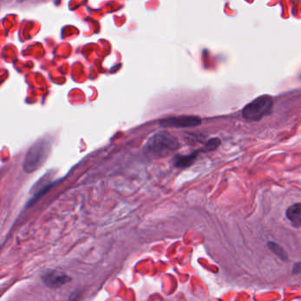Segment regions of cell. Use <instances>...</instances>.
<instances>
[{
	"label": "cell",
	"instance_id": "obj_11",
	"mask_svg": "<svg viewBox=\"0 0 301 301\" xmlns=\"http://www.w3.org/2000/svg\"><path fill=\"white\" fill-rule=\"evenodd\" d=\"M292 273L294 275H298L301 274V262L299 263H295L292 268Z\"/></svg>",
	"mask_w": 301,
	"mask_h": 301
},
{
	"label": "cell",
	"instance_id": "obj_2",
	"mask_svg": "<svg viewBox=\"0 0 301 301\" xmlns=\"http://www.w3.org/2000/svg\"><path fill=\"white\" fill-rule=\"evenodd\" d=\"M52 148V142L49 139L42 138L35 142L28 149L23 161V170L32 173L38 170L48 158Z\"/></svg>",
	"mask_w": 301,
	"mask_h": 301
},
{
	"label": "cell",
	"instance_id": "obj_7",
	"mask_svg": "<svg viewBox=\"0 0 301 301\" xmlns=\"http://www.w3.org/2000/svg\"><path fill=\"white\" fill-rule=\"evenodd\" d=\"M200 152H203L202 149L196 150V151L191 153L189 155H186V156L179 155V156H175V158H174L175 166L181 168V169H185V168L191 166L195 162V160L197 159Z\"/></svg>",
	"mask_w": 301,
	"mask_h": 301
},
{
	"label": "cell",
	"instance_id": "obj_5",
	"mask_svg": "<svg viewBox=\"0 0 301 301\" xmlns=\"http://www.w3.org/2000/svg\"><path fill=\"white\" fill-rule=\"evenodd\" d=\"M44 284L50 288H59L72 280L69 276L58 270H49L42 277Z\"/></svg>",
	"mask_w": 301,
	"mask_h": 301
},
{
	"label": "cell",
	"instance_id": "obj_9",
	"mask_svg": "<svg viewBox=\"0 0 301 301\" xmlns=\"http://www.w3.org/2000/svg\"><path fill=\"white\" fill-rule=\"evenodd\" d=\"M268 247H269V248H270L276 255L279 257L281 260L286 261V260L288 259L287 253H286V252L284 251V248H283L280 245H278L277 243L273 242V241H269V242H268Z\"/></svg>",
	"mask_w": 301,
	"mask_h": 301
},
{
	"label": "cell",
	"instance_id": "obj_3",
	"mask_svg": "<svg viewBox=\"0 0 301 301\" xmlns=\"http://www.w3.org/2000/svg\"><path fill=\"white\" fill-rule=\"evenodd\" d=\"M273 97L270 95H263L246 104L242 110L243 118L246 121L256 122L271 113L273 109Z\"/></svg>",
	"mask_w": 301,
	"mask_h": 301
},
{
	"label": "cell",
	"instance_id": "obj_6",
	"mask_svg": "<svg viewBox=\"0 0 301 301\" xmlns=\"http://www.w3.org/2000/svg\"><path fill=\"white\" fill-rule=\"evenodd\" d=\"M52 176L51 173H47L45 176L42 177V179L35 184V186L32 188V191L34 192V196L31 198V200L28 201L27 206H31L33 203H35V201L38 200L39 198L42 197V195H45L47 192H48L51 187L54 185V182L51 181Z\"/></svg>",
	"mask_w": 301,
	"mask_h": 301
},
{
	"label": "cell",
	"instance_id": "obj_8",
	"mask_svg": "<svg viewBox=\"0 0 301 301\" xmlns=\"http://www.w3.org/2000/svg\"><path fill=\"white\" fill-rule=\"evenodd\" d=\"M286 218L291 222L292 226L299 228L301 226V203L291 205L286 210Z\"/></svg>",
	"mask_w": 301,
	"mask_h": 301
},
{
	"label": "cell",
	"instance_id": "obj_10",
	"mask_svg": "<svg viewBox=\"0 0 301 301\" xmlns=\"http://www.w3.org/2000/svg\"><path fill=\"white\" fill-rule=\"evenodd\" d=\"M221 145V140L219 138H211L208 140V142H206L204 144V147L202 149L203 152H210V151H214L218 149L219 146Z\"/></svg>",
	"mask_w": 301,
	"mask_h": 301
},
{
	"label": "cell",
	"instance_id": "obj_4",
	"mask_svg": "<svg viewBox=\"0 0 301 301\" xmlns=\"http://www.w3.org/2000/svg\"><path fill=\"white\" fill-rule=\"evenodd\" d=\"M201 118L198 116L193 115H180L174 116L162 119L160 125L163 127H171V128H187L194 127L201 124Z\"/></svg>",
	"mask_w": 301,
	"mask_h": 301
},
{
	"label": "cell",
	"instance_id": "obj_1",
	"mask_svg": "<svg viewBox=\"0 0 301 301\" xmlns=\"http://www.w3.org/2000/svg\"><path fill=\"white\" fill-rule=\"evenodd\" d=\"M180 143L174 136L166 132L156 133L148 140L144 147V153L148 156H166L179 149Z\"/></svg>",
	"mask_w": 301,
	"mask_h": 301
}]
</instances>
